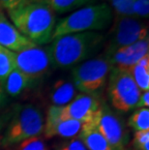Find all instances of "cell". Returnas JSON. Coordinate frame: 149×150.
Instances as JSON below:
<instances>
[{
	"label": "cell",
	"instance_id": "2e32d148",
	"mask_svg": "<svg viewBox=\"0 0 149 150\" xmlns=\"http://www.w3.org/2000/svg\"><path fill=\"white\" fill-rule=\"evenodd\" d=\"M87 150H113L107 140L90 124L85 123L78 135Z\"/></svg>",
	"mask_w": 149,
	"mask_h": 150
},
{
	"label": "cell",
	"instance_id": "9c48e42d",
	"mask_svg": "<svg viewBox=\"0 0 149 150\" xmlns=\"http://www.w3.org/2000/svg\"><path fill=\"white\" fill-rule=\"evenodd\" d=\"M16 69L39 81L53 67L49 47L36 46L15 53Z\"/></svg>",
	"mask_w": 149,
	"mask_h": 150
},
{
	"label": "cell",
	"instance_id": "603a6c76",
	"mask_svg": "<svg viewBox=\"0 0 149 150\" xmlns=\"http://www.w3.org/2000/svg\"><path fill=\"white\" fill-rule=\"evenodd\" d=\"M133 11L136 18H147L149 15V0H134Z\"/></svg>",
	"mask_w": 149,
	"mask_h": 150
},
{
	"label": "cell",
	"instance_id": "277c9868",
	"mask_svg": "<svg viewBox=\"0 0 149 150\" xmlns=\"http://www.w3.org/2000/svg\"><path fill=\"white\" fill-rule=\"evenodd\" d=\"M112 20V10L106 3L84 6L56 22L52 40L67 34L107 29Z\"/></svg>",
	"mask_w": 149,
	"mask_h": 150
},
{
	"label": "cell",
	"instance_id": "d6986e66",
	"mask_svg": "<svg viewBox=\"0 0 149 150\" xmlns=\"http://www.w3.org/2000/svg\"><path fill=\"white\" fill-rule=\"evenodd\" d=\"M15 69V52L0 46V84H4L6 79Z\"/></svg>",
	"mask_w": 149,
	"mask_h": 150
},
{
	"label": "cell",
	"instance_id": "484cf974",
	"mask_svg": "<svg viewBox=\"0 0 149 150\" xmlns=\"http://www.w3.org/2000/svg\"><path fill=\"white\" fill-rule=\"evenodd\" d=\"M148 107H149V91L141 92V95H139V98H138V101L137 103V106H136V108H148Z\"/></svg>",
	"mask_w": 149,
	"mask_h": 150
},
{
	"label": "cell",
	"instance_id": "ffe728a7",
	"mask_svg": "<svg viewBox=\"0 0 149 150\" xmlns=\"http://www.w3.org/2000/svg\"><path fill=\"white\" fill-rule=\"evenodd\" d=\"M128 126L135 132L149 130V108H136L128 119Z\"/></svg>",
	"mask_w": 149,
	"mask_h": 150
},
{
	"label": "cell",
	"instance_id": "3957f363",
	"mask_svg": "<svg viewBox=\"0 0 149 150\" xmlns=\"http://www.w3.org/2000/svg\"><path fill=\"white\" fill-rule=\"evenodd\" d=\"M45 117L42 110L33 105L13 108L12 115L0 136V147L11 148L33 137L43 135Z\"/></svg>",
	"mask_w": 149,
	"mask_h": 150
},
{
	"label": "cell",
	"instance_id": "30bf717a",
	"mask_svg": "<svg viewBox=\"0 0 149 150\" xmlns=\"http://www.w3.org/2000/svg\"><path fill=\"white\" fill-rule=\"evenodd\" d=\"M102 103L98 95L81 93L76 95L68 105L59 107V110L63 117L85 124L93 119Z\"/></svg>",
	"mask_w": 149,
	"mask_h": 150
},
{
	"label": "cell",
	"instance_id": "6da1fadb",
	"mask_svg": "<svg viewBox=\"0 0 149 150\" xmlns=\"http://www.w3.org/2000/svg\"><path fill=\"white\" fill-rule=\"evenodd\" d=\"M7 12L13 25L35 45L42 47L52 41L56 17L47 5L33 0H23Z\"/></svg>",
	"mask_w": 149,
	"mask_h": 150
},
{
	"label": "cell",
	"instance_id": "4316f807",
	"mask_svg": "<svg viewBox=\"0 0 149 150\" xmlns=\"http://www.w3.org/2000/svg\"><path fill=\"white\" fill-rule=\"evenodd\" d=\"M12 111H13V108L7 110L4 113L0 114V136H1V134L3 133V131H4L6 125H7V123L9 122V120H10Z\"/></svg>",
	"mask_w": 149,
	"mask_h": 150
},
{
	"label": "cell",
	"instance_id": "f1b7e54d",
	"mask_svg": "<svg viewBox=\"0 0 149 150\" xmlns=\"http://www.w3.org/2000/svg\"><path fill=\"white\" fill-rule=\"evenodd\" d=\"M6 102H7V97H6V94L4 93L1 86H0V108L4 106Z\"/></svg>",
	"mask_w": 149,
	"mask_h": 150
},
{
	"label": "cell",
	"instance_id": "8992f818",
	"mask_svg": "<svg viewBox=\"0 0 149 150\" xmlns=\"http://www.w3.org/2000/svg\"><path fill=\"white\" fill-rule=\"evenodd\" d=\"M112 68V63L105 54L90 58L73 67V83L81 93L97 95L106 85Z\"/></svg>",
	"mask_w": 149,
	"mask_h": 150
},
{
	"label": "cell",
	"instance_id": "ac0fdd59",
	"mask_svg": "<svg viewBox=\"0 0 149 150\" xmlns=\"http://www.w3.org/2000/svg\"><path fill=\"white\" fill-rule=\"evenodd\" d=\"M47 5L54 13L66 14L84 7L92 0H33Z\"/></svg>",
	"mask_w": 149,
	"mask_h": 150
},
{
	"label": "cell",
	"instance_id": "5b68a950",
	"mask_svg": "<svg viewBox=\"0 0 149 150\" xmlns=\"http://www.w3.org/2000/svg\"><path fill=\"white\" fill-rule=\"evenodd\" d=\"M107 79V96L112 107L124 113L135 110L141 91L129 70L112 67Z\"/></svg>",
	"mask_w": 149,
	"mask_h": 150
},
{
	"label": "cell",
	"instance_id": "e0dca14e",
	"mask_svg": "<svg viewBox=\"0 0 149 150\" xmlns=\"http://www.w3.org/2000/svg\"><path fill=\"white\" fill-rule=\"evenodd\" d=\"M133 79L141 92L149 91V55L144 56L129 69Z\"/></svg>",
	"mask_w": 149,
	"mask_h": 150
},
{
	"label": "cell",
	"instance_id": "44dd1931",
	"mask_svg": "<svg viewBox=\"0 0 149 150\" xmlns=\"http://www.w3.org/2000/svg\"><path fill=\"white\" fill-rule=\"evenodd\" d=\"M13 147V150H47L45 139L42 136L25 139Z\"/></svg>",
	"mask_w": 149,
	"mask_h": 150
},
{
	"label": "cell",
	"instance_id": "cb8c5ba5",
	"mask_svg": "<svg viewBox=\"0 0 149 150\" xmlns=\"http://www.w3.org/2000/svg\"><path fill=\"white\" fill-rule=\"evenodd\" d=\"M55 150H87V148L78 137H75L60 143Z\"/></svg>",
	"mask_w": 149,
	"mask_h": 150
},
{
	"label": "cell",
	"instance_id": "5bb4252c",
	"mask_svg": "<svg viewBox=\"0 0 149 150\" xmlns=\"http://www.w3.org/2000/svg\"><path fill=\"white\" fill-rule=\"evenodd\" d=\"M37 79L30 78L20 70L15 69L3 84V91L11 97H18L32 88L37 83Z\"/></svg>",
	"mask_w": 149,
	"mask_h": 150
},
{
	"label": "cell",
	"instance_id": "7402d4cb",
	"mask_svg": "<svg viewBox=\"0 0 149 150\" xmlns=\"http://www.w3.org/2000/svg\"><path fill=\"white\" fill-rule=\"evenodd\" d=\"M133 146L136 150H149V130L135 132Z\"/></svg>",
	"mask_w": 149,
	"mask_h": 150
},
{
	"label": "cell",
	"instance_id": "52a82bcc",
	"mask_svg": "<svg viewBox=\"0 0 149 150\" xmlns=\"http://www.w3.org/2000/svg\"><path fill=\"white\" fill-rule=\"evenodd\" d=\"M88 124L99 131L113 150L126 149L129 142V134L124 123L105 102L102 103L96 115Z\"/></svg>",
	"mask_w": 149,
	"mask_h": 150
},
{
	"label": "cell",
	"instance_id": "7c38bea8",
	"mask_svg": "<svg viewBox=\"0 0 149 150\" xmlns=\"http://www.w3.org/2000/svg\"><path fill=\"white\" fill-rule=\"evenodd\" d=\"M112 63V67L130 69L144 56L149 55L148 39L138 41L130 46L119 47L109 53H105Z\"/></svg>",
	"mask_w": 149,
	"mask_h": 150
},
{
	"label": "cell",
	"instance_id": "8fae6325",
	"mask_svg": "<svg viewBox=\"0 0 149 150\" xmlns=\"http://www.w3.org/2000/svg\"><path fill=\"white\" fill-rule=\"evenodd\" d=\"M82 126V122L63 117L60 114L59 107L50 106L46 115L43 135H45L46 139H52L55 137L72 139L78 137Z\"/></svg>",
	"mask_w": 149,
	"mask_h": 150
},
{
	"label": "cell",
	"instance_id": "9a60e30c",
	"mask_svg": "<svg viewBox=\"0 0 149 150\" xmlns=\"http://www.w3.org/2000/svg\"><path fill=\"white\" fill-rule=\"evenodd\" d=\"M77 95L73 81L65 79H59L52 84L49 91V100L52 106L64 107L68 105Z\"/></svg>",
	"mask_w": 149,
	"mask_h": 150
},
{
	"label": "cell",
	"instance_id": "83f0119b",
	"mask_svg": "<svg viewBox=\"0 0 149 150\" xmlns=\"http://www.w3.org/2000/svg\"><path fill=\"white\" fill-rule=\"evenodd\" d=\"M23 0H0V7L6 10H11V9L15 8L20 3L23 2Z\"/></svg>",
	"mask_w": 149,
	"mask_h": 150
},
{
	"label": "cell",
	"instance_id": "4fadbf2b",
	"mask_svg": "<svg viewBox=\"0 0 149 150\" xmlns=\"http://www.w3.org/2000/svg\"><path fill=\"white\" fill-rule=\"evenodd\" d=\"M0 46L18 53L36 47L37 45L23 36L13 23L5 18L0 20Z\"/></svg>",
	"mask_w": 149,
	"mask_h": 150
},
{
	"label": "cell",
	"instance_id": "f546056e",
	"mask_svg": "<svg viewBox=\"0 0 149 150\" xmlns=\"http://www.w3.org/2000/svg\"><path fill=\"white\" fill-rule=\"evenodd\" d=\"M5 15H4V13H3L1 10H0V20H3V18H5Z\"/></svg>",
	"mask_w": 149,
	"mask_h": 150
},
{
	"label": "cell",
	"instance_id": "7a4b0ae2",
	"mask_svg": "<svg viewBox=\"0 0 149 150\" xmlns=\"http://www.w3.org/2000/svg\"><path fill=\"white\" fill-rule=\"evenodd\" d=\"M105 40V35L96 31L72 33L55 38L49 46L53 67L68 69L86 61L100 52Z\"/></svg>",
	"mask_w": 149,
	"mask_h": 150
},
{
	"label": "cell",
	"instance_id": "ba28073f",
	"mask_svg": "<svg viewBox=\"0 0 149 150\" xmlns=\"http://www.w3.org/2000/svg\"><path fill=\"white\" fill-rule=\"evenodd\" d=\"M106 52L127 47L138 41L148 39V25L135 17H116L112 20Z\"/></svg>",
	"mask_w": 149,
	"mask_h": 150
},
{
	"label": "cell",
	"instance_id": "d4e9b609",
	"mask_svg": "<svg viewBox=\"0 0 149 150\" xmlns=\"http://www.w3.org/2000/svg\"><path fill=\"white\" fill-rule=\"evenodd\" d=\"M133 3H134V0H125L121 4L113 7L116 16L118 17H135L134 11H133Z\"/></svg>",
	"mask_w": 149,
	"mask_h": 150
}]
</instances>
